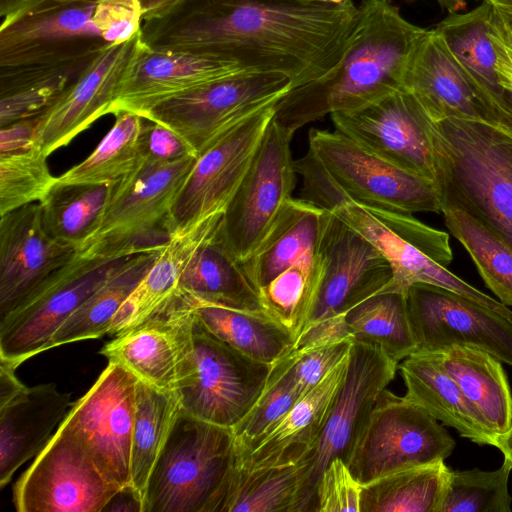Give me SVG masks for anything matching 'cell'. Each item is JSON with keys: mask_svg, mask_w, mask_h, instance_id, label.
<instances>
[{"mask_svg": "<svg viewBox=\"0 0 512 512\" xmlns=\"http://www.w3.org/2000/svg\"><path fill=\"white\" fill-rule=\"evenodd\" d=\"M357 14L352 0H179L140 30L151 49L218 55L296 88L336 68Z\"/></svg>", "mask_w": 512, "mask_h": 512, "instance_id": "1", "label": "cell"}, {"mask_svg": "<svg viewBox=\"0 0 512 512\" xmlns=\"http://www.w3.org/2000/svg\"><path fill=\"white\" fill-rule=\"evenodd\" d=\"M357 7L355 27L336 68L290 89L276 103L273 119L291 132L404 89L408 60L426 29L406 20L390 0H362Z\"/></svg>", "mask_w": 512, "mask_h": 512, "instance_id": "2", "label": "cell"}, {"mask_svg": "<svg viewBox=\"0 0 512 512\" xmlns=\"http://www.w3.org/2000/svg\"><path fill=\"white\" fill-rule=\"evenodd\" d=\"M440 203L484 222L512 248V136L478 121L432 119Z\"/></svg>", "mask_w": 512, "mask_h": 512, "instance_id": "3", "label": "cell"}, {"mask_svg": "<svg viewBox=\"0 0 512 512\" xmlns=\"http://www.w3.org/2000/svg\"><path fill=\"white\" fill-rule=\"evenodd\" d=\"M235 460L231 428L180 409L149 477L143 512H217Z\"/></svg>", "mask_w": 512, "mask_h": 512, "instance_id": "4", "label": "cell"}, {"mask_svg": "<svg viewBox=\"0 0 512 512\" xmlns=\"http://www.w3.org/2000/svg\"><path fill=\"white\" fill-rule=\"evenodd\" d=\"M196 158L164 165L140 162L112 183L100 228L79 254L124 257L162 249L171 236L173 202Z\"/></svg>", "mask_w": 512, "mask_h": 512, "instance_id": "5", "label": "cell"}, {"mask_svg": "<svg viewBox=\"0 0 512 512\" xmlns=\"http://www.w3.org/2000/svg\"><path fill=\"white\" fill-rule=\"evenodd\" d=\"M455 445L424 408L386 388L361 427L346 464L365 485L399 470L444 461Z\"/></svg>", "mask_w": 512, "mask_h": 512, "instance_id": "6", "label": "cell"}, {"mask_svg": "<svg viewBox=\"0 0 512 512\" xmlns=\"http://www.w3.org/2000/svg\"><path fill=\"white\" fill-rule=\"evenodd\" d=\"M290 89L285 74L243 70L169 98L144 118L174 131L198 157L236 123L276 104Z\"/></svg>", "mask_w": 512, "mask_h": 512, "instance_id": "7", "label": "cell"}, {"mask_svg": "<svg viewBox=\"0 0 512 512\" xmlns=\"http://www.w3.org/2000/svg\"><path fill=\"white\" fill-rule=\"evenodd\" d=\"M308 153L326 176L359 205L409 214L441 213L433 181L384 160L337 130L310 129Z\"/></svg>", "mask_w": 512, "mask_h": 512, "instance_id": "8", "label": "cell"}, {"mask_svg": "<svg viewBox=\"0 0 512 512\" xmlns=\"http://www.w3.org/2000/svg\"><path fill=\"white\" fill-rule=\"evenodd\" d=\"M294 133L271 119L250 167L227 205L217 235L239 262L259 247L292 198Z\"/></svg>", "mask_w": 512, "mask_h": 512, "instance_id": "9", "label": "cell"}, {"mask_svg": "<svg viewBox=\"0 0 512 512\" xmlns=\"http://www.w3.org/2000/svg\"><path fill=\"white\" fill-rule=\"evenodd\" d=\"M130 256L85 257L78 253L20 306L0 319V360L18 367L46 351L57 329Z\"/></svg>", "mask_w": 512, "mask_h": 512, "instance_id": "10", "label": "cell"}, {"mask_svg": "<svg viewBox=\"0 0 512 512\" xmlns=\"http://www.w3.org/2000/svg\"><path fill=\"white\" fill-rule=\"evenodd\" d=\"M120 490L64 422L13 487L18 512H102Z\"/></svg>", "mask_w": 512, "mask_h": 512, "instance_id": "11", "label": "cell"}, {"mask_svg": "<svg viewBox=\"0 0 512 512\" xmlns=\"http://www.w3.org/2000/svg\"><path fill=\"white\" fill-rule=\"evenodd\" d=\"M270 369V364L220 341L196 320L193 369L177 389L181 410L232 429L261 396Z\"/></svg>", "mask_w": 512, "mask_h": 512, "instance_id": "12", "label": "cell"}, {"mask_svg": "<svg viewBox=\"0 0 512 512\" xmlns=\"http://www.w3.org/2000/svg\"><path fill=\"white\" fill-rule=\"evenodd\" d=\"M97 0H33L2 21L0 67L43 64L109 45L93 23Z\"/></svg>", "mask_w": 512, "mask_h": 512, "instance_id": "13", "label": "cell"}, {"mask_svg": "<svg viewBox=\"0 0 512 512\" xmlns=\"http://www.w3.org/2000/svg\"><path fill=\"white\" fill-rule=\"evenodd\" d=\"M275 105L236 123L196 158L172 205L171 234L223 215L250 167Z\"/></svg>", "mask_w": 512, "mask_h": 512, "instance_id": "14", "label": "cell"}, {"mask_svg": "<svg viewBox=\"0 0 512 512\" xmlns=\"http://www.w3.org/2000/svg\"><path fill=\"white\" fill-rule=\"evenodd\" d=\"M195 298L178 293L140 324L121 332L99 351L142 380L177 391L194 364Z\"/></svg>", "mask_w": 512, "mask_h": 512, "instance_id": "15", "label": "cell"}, {"mask_svg": "<svg viewBox=\"0 0 512 512\" xmlns=\"http://www.w3.org/2000/svg\"><path fill=\"white\" fill-rule=\"evenodd\" d=\"M137 382L124 366L108 361L63 421L84 441L104 476L120 489L131 486Z\"/></svg>", "mask_w": 512, "mask_h": 512, "instance_id": "16", "label": "cell"}, {"mask_svg": "<svg viewBox=\"0 0 512 512\" xmlns=\"http://www.w3.org/2000/svg\"><path fill=\"white\" fill-rule=\"evenodd\" d=\"M330 117L337 131L364 149L435 183L432 118L411 92L400 89Z\"/></svg>", "mask_w": 512, "mask_h": 512, "instance_id": "17", "label": "cell"}, {"mask_svg": "<svg viewBox=\"0 0 512 512\" xmlns=\"http://www.w3.org/2000/svg\"><path fill=\"white\" fill-rule=\"evenodd\" d=\"M318 261L317 289L302 333L323 321L344 318L378 294L392 277L388 261L377 248L331 212Z\"/></svg>", "mask_w": 512, "mask_h": 512, "instance_id": "18", "label": "cell"}, {"mask_svg": "<svg viewBox=\"0 0 512 512\" xmlns=\"http://www.w3.org/2000/svg\"><path fill=\"white\" fill-rule=\"evenodd\" d=\"M406 298L418 346L416 352L468 345L512 366V321L502 314L430 284L412 285Z\"/></svg>", "mask_w": 512, "mask_h": 512, "instance_id": "19", "label": "cell"}, {"mask_svg": "<svg viewBox=\"0 0 512 512\" xmlns=\"http://www.w3.org/2000/svg\"><path fill=\"white\" fill-rule=\"evenodd\" d=\"M141 43L140 30L131 39L102 50L84 73L38 116L35 142L46 156L111 113Z\"/></svg>", "mask_w": 512, "mask_h": 512, "instance_id": "20", "label": "cell"}, {"mask_svg": "<svg viewBox=\"0 0 512 512\" xmlns=\"http://www.w3.org/2000/svg\"><path fill=\"white\" fill-rule=\"evenodd\" d=\"M323 209L365 237L388 261L392 277L379 293L406 295L417 283L445 288L476 301L512 321V310L506 305L471 286L445 266L437 263L404 239L367 207L349 199L338 187H332Z\"/></svg>", "mask_w": 512, "mask_h": 512, "instance_id": "21", "label": "cell"}, {"mask_svg": "<svg viewBox=\"0 0 512 512\" xmlns=\"http://www.w3.org/2000/svg\"><path fill=\"white\" fill-rule=\"evenodd\" d=\"M77 254L46 232L39 202L0 216V319Z\"/></svg>", "mask_w": 512, "mask_h": 512, "instance_id": "22", "label": "cell"}, {"mask_svg": "<svg viewBox=\"0 0 512 512\" xmlns=\"http://www.w3.org/2000/svg\"><path fill=\"white\" fill-rule=\"evenodd\" d=\"M398 364L380 347L353 341L345 377L311 456L315 488L332 459L338 457L346 463L361 427L380 393L394 379Z\"/></svg>", "mask_w": 512, "mask_h": 512, "instance_id": "23", "label": "cell"}, {"mask_svg": "<svg viewBox=\"0 0 512 512\" xmlns=\"http://www.w3.org/2000/svg\"><path fill=\"white\" fill-rule=\"evenodd\" d=\"M243 70L248 69L218 55L155 50L142 42L110 114L130 112L144 118L169 98Z\"/></svg>", "mask_w": 512, "mask_h": 512, "instance_id": "24", "label": "cell"}, {"mask_svg": "<svg viewBox=\"0 0 512 512\" xmlns=\"http://www.w3.org/2000/svg\"><path fill=\"white\" fill-rule=\"evenodd\" d=\"M403 88L417 98L435 121L466 119L508 133L434 28L426 29L415 44L404 73Z\"/></svg>", "mask_w": 512, "mask_h": 512, "instance_id": "25", "label": "cell"}, {"mask_svg": "<svg viewBox=\"0 0 512 512\" xmlns=\"http://www.w3.org/2000/svg\"><path fill=\"white\" fill-rule=\"evenodd\" d=\"M348 357L303 396L264 437L248 450L236 452V463L247 469H257L292 464L311 457L345 377Z\"/></svg>", "mask_w": 512, "mask_h": 512, "instance_id": "26", "label": "cell"}, {"mask_svg": "<svg viewBox=\"0 0 512 512\" xmlns=\"http://www.w3.org/2000/svg\"><path fill=\"white\" fill-rule=\"evenodd\" d=\"M74 402L54 383L26 387L0 407V487L49 443Z\"/></svg>", "mask_w": 512, "mask_h": 512, "instance_id": "27", "label": "cell"}, {"mask_svg": "<svg viewBox=\"0 0 512 512\" xmlns=\"http://www.w3.org/2000/svg\"><path fill=\"white\" fill-rule=\"evenodd\" d=\"M312 462L247 469L235 460L217 512H318Z\"/></svg>", "mask_w": 512, "mask_h": 512, "instance_id": "28", "label": "cell"}, {"mask_svg": "<svg viewBox=\"0 0 512 512\" xmlns=\"http://www.w3.org/2000/svg\"><path fill=\"white\" fill-rule=\"evenodd\" d=\"M221 217H208L171 234L149 271L113 318L109 335L115 336L140 324L179 293L186 268L198 249L214 234Z\"/></svg>", "mask_w": 512, "mask_h": 512, "instance_id": "29", "label": "cell"}, {"mask_svg": "<svg viewBox=\"0 0 512 512\" xmlns=\"http://www.w3.org/2000/svg\"><path fill=\"white\" fill-rule=\"evenodd\" d=\"M493 14V7L482 1L468 12L448 13L434 30L512 136V109L499 82L497 54L489 37Z\"/></svg>", "mask_w": 512, "mask_h": 512, "instance_id": "30", "label": "cell"}, {"mask_svg": "<svg viewBox=\"0 0 512 512\" xmlns=\"http://www.w3.org/2000/svg\"><path fill=\"white\" fill-rule=\"evenodd\" d=\"M405 397L443 425L479 445L495 446V434L456 382L429 352H415L398 364Z\"/></svg>", "mask_w": 512, "mask_h": 512, "instance_id": "31", "label": "cell"}, {"mask_svg": "<svg viewBox=\"0 0 512 512\" xmlns=\"http://www.w3.org/2000/svg\"><path fill=\"white\" fill-rule=\"evenodd\" d=\"M330 211L291 198L255 252L241 262L258 292L299 260L317 253Z\"/></svg>", "mask_w": 512, "mask_h": 512, "instance_id": "32", "label": "cell"}, {"mask_svg": "<svg viewBox=\"0 0 512 512\" xmlns=\"http://www.w3.org/2000/svg\"><path fill=\"white\" fill-rule=\"evenodd\" d=\"M497 435L512 425V393L502 362L468 345L429 352Z\"/></svg>", "mask_w": 512, "mask_h": 512, "instance_id": "33", "label": "cell"}, {"mask_svg": "<svg viewBox=\"0 0 512 512\" xmlns=\"http://www.w3.org/2000/svg\"><path fill=\"white\" fill-rule=\"evenodd\" d=\"M100 52L58 62L0 67V127L43 113Z\"/></svg>", "mask_w": 512, "mask_h": 512, "instance_id": "34", "label": "cell"}, {"mask_svg": "<svg viewBox=\"0 0 512 512\" xmlns=\"http://www.w3.org/2000/svg\"><path fill=\"white\" fill-rule=\"evenodd\" d=\"M179 292L207 303L264 312L258 292L241 262L218 237L217 229L190 261L181 278Z\"/></svg>", "mask_w": 512, "mask_h": 512, "instance_id": "35", "label": "cell"}, {"mask_svg": "<svg viewBox=\"0 0 512 512\" xmlns=\"http://www.w3.org/2000/svg\"><path fill=\"white\" fill-rule=\"evenodd\" d=\"M195 316L208 333L265 364L272 365L295 344L292 335L264 312L229 308L195 298Z\"/></svg>", "mask_w": 512, "mask_h": 512, "instance_id": "36", "label": "cell"}, {"mask_svg": "<svg viewBox=\"0 0 512 512\" xmlns=\"http://www.w3.org/2000/svg\"><path fill=\"white\" fill-rule=\"evenodd\" d=\"M160 250L131 255L57 329L48 343L47 350L108 334L113 318L149 271Z\"/></svg>", "mask_w": 512, "mask_h": 512, "instance_id": "37", "label": "cell"}, {"mask_svg": "<svg viewBox=\"0 0 512 512\" xmlns=\"http://www.w3.org/2000/svg\"><path fill=\"white\" fill-rule=\"evenodd\" d=\"M111 184L56 183L40 201L46 232L81 253L100 228Z\"/></svg>", "mask_w": 512, "mask_h": 512, "instance_id": "38", "label": "cell"}, {"mask_svg": "<svg viewBox=\"0 0 512 512\" xmlns=\"http://www.w3.org/2000/svg\"><path fill=\"white\" fill-rule=\"evenodd\" d=\"M450 470L441 460L399 470L365 484L360 512H440Z\"/></svg>", "mask_w": 512, "mask_h": 512, "instance_id": "39", "label": "cell"}, {"mask_svg": "<svg viewBox=\"0 0 512 512\" xmlns=\"http://www.w3.org/2000/svg\"><path fill=\"white\" fill-rule=\"evenodd\" d=\"M181 409L177 391L138 379L131 445V486L143 501L149 477Z\"/></svg>", "mask_w": 512, "mask_h": 512, "instance_id": "40", "label": "cell"}, {"mask_svg": "<svg viewBox=\"0 0 512 512\" xmlns=\"http://www.w3.org/2000/svg\"><path fill=\"white\" fill-rule=\"evenodd\" d=\"M344 318L353 341L376 345L398 363L418 350L404 294L378 293Z\"/></svg>", "mask_w": 512, "mask_h": 512, "instance_id": "41", "label": "cell"}, {"mask_svg": "<svg viewBox=\"0 0 512 512\" xmlns=\"http://www.w3.org/2000/svg\"><path fill=\"white\" fill-rule=\"evenodd\" d=\"M450 233L464 246L485 285L512 306V248L481 220L454 204L441 202Z\"/></svg>", "mask_w": 512, "mask_h": 512, "instance_id": "42", "label": "cell"}, {"mask_svg": "<svg viewBox=\"0 0 512 512\" xmlns=\"http://www.w3.org/2000/svg\"><path fill=\"white\" fill-rule=\"evenodd\" d=\"M113 127L81 163L60 175V184H112L140 164L139 136L144 118L130 112L115 115Z\"/></svg>", "mask_w": 512, "mask_h": 512, "instance_id": "43", "label": "cell"}, {"mask_svg": "<svg viewBox=\"0 0 512 512\" xmlns=\"http://www.w3.org/2000/svg\"><path fill=\"white\" fill-rule=\"evenodd\" d=\"M318 279L317 250V253L299 260L258 291L263 311L284 327L295 343L310 313Z\"/></svg>", "mask_w": 512, "mask_h": 512, "instance_id": "44", "label": "cell"}, {"mask_svg": "<svg viewBox=\"0 0 512 512\" xmlns=\"http://www.w3.org/2000/svg\"><path fill=\"white\" fill-rule=\"evenodd\" d=\"M303 396L289 374V362L284 355L271 365L257 402L232 428L236 452L248 450L264 437Z\"/></svg>", "mask_w": 512, "mask_h": 512, "instance_id": "45", "label": "cell"}, {"mask_svg": "<svg viewBox=\"0 0 512 512\" xmlns=\"http://www.w3.org/2000/svg\"><path fill=\"white\" fill-rule=\"evenodd\" d=\"M511 470L512 462L505 457L493 471L451 469L440 512H511Z\"/></svg>", "mask_w": 512, "mask_h": 512, "instance_id": "46", "label": "cell"}, {"mask_svg": "<svg viewBox=\"0 0 512 512\" xmlns=\"http://www.w3.org/2000/svg\"><path fill=\"white\" fill-rule=\"evenodd\" d=\"M40 148L0 155V216L40 202L57 183Z\"/></svg>", "mask_w": 512, "mask_h": 512, "instance_id": "47", "label": "cell"}, {"mask_svg": "<svg viewBox=\"0 0 512 512\" xmlns=\"http://www.w3.org/2000/svg\"><path fill=\"white\" fill-rule=\"evenodd\" d=\"M353 340L292 348L285 357L289 374L303 395L320 384L349 355Z\"/></svg>", "mask_w": 512, "mask_h": 512, "instance_id": "48", "label": "cell"}, {"mask_svg": "<svg viewBox=\"0 0 512 512\" xmlns=\"http://www.w3.org/2000/svg\"><path fill=\"white\" fill-rule=\"evenodd\" d=\"M362 488L341 458L332 459L316 483L318 512H360Z\"/></svg>", "mask_w": 512, "mask_h": 512, "instance_id": "49", "label": "cell"}, {"mask_svg": "<svg viewBox=\"0 0 512 512\" xmlns=\"http://www.w3.org/2000/svg\"><path fill=\"white\" fill-rule=\"evenodd\" d=\"M367 208L437 263L446 267L452 261L449 235L446 232L427 226L409 213Z\"/></svg>", "mask_w": 512, "mask_h": 512, "instance_id": "50", "label": "cell"}, {"mask_svg": "<svg viewBox=\"0 0 512 512\" xmlns=\"http://www.w3.org/2000/svg\"><path fill=\"white\" fill-rule=\"evenodd\" d=\"M92 20L105 41L115 45L140 31L143 10L139 0H97Z\"/></svg>", "mask_w": 512, "mask_h": 512, "instance_id": "51", "label": "cell"}, {"mask_svg": "<svg viewBox=\"0 0 512 512\" xmlns=\"http://www.w3.org/2000/svg\"><path fill=\"white\" fill-rule=\"evenodd\" d=\"M140 162L151 165L174 163L197 157L182 138L168 127L144 118L139 136Z\"/></svg>", "mask_w": 512, "mask_h": 512, "instance_id": "52", "label": "cell"}, {"mask_svg": "<svg viewBox=\"0 0 512 512\" xmlns=\"http://www.w3.org/2000/svg\"><path fill=\"white\" fill-rule=\"evenodd\" d=\"M38 116L16 121L0 129V155L37 147L35 129Z\"/></svg>", "mask_w": 512, "mask_h": 512, "instance_id": "53", "label": "cell"}, {"mask_svg": "<svg viewBox=\"0 0 512 512\" xmlns=\"http://www.w3.org/2000/svg\"><path fill=\"white\" fill-rule=\"evenodd\" d=\"M16 368L0 360V407L10 402L27 387L17 378Z\"/></svg>", "mask_w": 512, "mask_h": 512, "instance_id": "54", "label": "cell"}, {"mask_svg": "<svg viewBox=\"0 0 512 512\" xmlns=\"http://www.w3.org/2000/svg\"><path fill=\"white\" fill-rule=\"evenodd\" d=\"M103 511L143 512V501L132 486L120 489L108 502Z\"/></svg>", "mask_w": 512, "mask_h": 512, "instance_id": "55", "label": "cell"}, {"mask_svg": "<svg viewBox=\"0 0 512 512\" xmlns=\"http://www.w3.org/2000/svg\"><path fill=\"white\" fill-rule=\"evenodd\" d=\"M489 37L493 43V46L497 54L496 72L499 77V82L507 94L508 102L512 109V64L508 60L501 46L490 35V33Z\"/></svg>", "mask_w": 512, "mask_h": 512, "instance_id": "56", "label": "cell"}, {"mask_svg": "<svg viewBox=\"0 0 512 512\" xmlns=\"http://www.w3.org/2000/svg\"><path fill=\"white\" fill-rule=\"evenodd\" d=\"M489 33L501 46L508 60L512 64V38L502 28L495 14H493Z\"/></svg>", "mask_w": 512, "mask_h": 512, "instance_id": "57", "label": "cell"}, {"mask_svg": "<svg viewBox=\"0 0 512 512\" xmlns=\"http://www.w3.org/2000/svg\"><path fill=\"white\" fill-rule=\"evenodd\" d=\"M143 10V21L158 16L170 7H172L179 0H139Z\"/></svg>", "mask_w": 512, "mask_h": 512, "instance_id": "58", "label": "cell"}, {"mask_svg": "<svg viewBox=\"0 0 512 512\" xmlns=\"http://www.w3.org/2000/svg\"><path fill=\"white\" fill-rule=\"evenodd\" d=\"M495 447L512 462V425L504 433L495 436Z\"/></svg>", "mask_w": 512, "mask_h": 512, "instance_id": "59", "label": "cell"}, {"mask_svg": "<svg viewBox=\"0 0 512 512\" xmlns=\"http://www.w3.org/2000/svg\"><path fill=\"white\" fill-rule=\"evenodd\" d=\"M33 0H0V16L9 18Z\"/></svg>", "mask_w": 512, "mask_h": 512, "instance_id": "60", "label": "cell"}, {"mask_svg": "<svg viewBox=\"0 0 512 512\" xmlns=\"http://www.w3.org/2000/svg\"><path fill=\"white\" fill-rule=\"evenodd\" d=\"M494 14L505 32L512 38V12L493 8Z\"/></svg>", "mask_w": 512, "mask_h": 512, "instance_id": "61", "label": "cell"}, {"mask_svg": "<svg viewBox=\"0 0 512 512\" xmlns=\"http://www.w3.org/2000/svg\"><path fill=\"white\" fill-rule=\"evenodd\" d=\"M437 2L448 13H457L467 5V0H437Z\"/></svg>", "mask_w": 512, "mask_h": 512, "instance_id": "62", "label": "cell"}, {"mask_svg": "<svg viewBox=\"0 0 512 512\" xmlns=\"http://www.w3.org/2000/svg\"><path fill=\"white\" fill-rule=\"evenodd\" d=\"M490 4L493 8L512 12V0H482Z\"/></svg>", "mask_w": 512, "mask_h": 512, "instance_id": "63", "label": "cell"}, {"mask_svg": "<svg viewBox=\"0 0 512 512\" xmlns=\"http://www.w3.org/2000/svg\"><path fill=\"white\" fill-rule=\"evenodd\" d=\"M329 1L336 2V3H344V2H347L350 0H329Z\"/></svg>", "mask_w": 512, "mask_h": 512, "instance_id": "64", "label": "cell"}]
</instances>
